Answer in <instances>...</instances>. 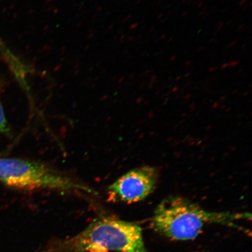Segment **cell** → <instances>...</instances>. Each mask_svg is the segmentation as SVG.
I'll list each match as a JSON object with an SVG mask.
<instances>
[{"label": "cell", "mask_w": 252, "mask_h": 252, "mask_svg": "<svg viewBox=\"0 0 252 252\" xmlns=\"http://www.w3.org/2000/svg\"><path fill=\"white\" fill-rule=\"evenodd\" d=\"M239 39V36H237L236 37L235 41H237V40Z\"/></svg>", "instance_id": "35"}, {"label": "cell", "mask_w": 252, "mask_h": 252, "mask_svg": "<svg viewBox=\"0 0 252 252\" xmlns=\"http://www.w3.org/2000/svg\"><path fill=\"white\" fill-rule=\"evenodd\" d=\"M163 14H160L157 17L158 20H160V19H161L163 17Z\"/></svg>", "instance_id": "21"}, {"label": "cell", "mask_w": 252, "mask_h": 252, "mask_svg": "<svg viewBox=\"0 0 252 252\" xmlns=\"http://www.w3.org/2000/svg\"><path fill=\"white\" fill-rule=\"evenodd\" d=\"M191 64V61H189L187 62H186L185 65L188 67V66L190 65Z\"/></svg>", "instance_id": "20"}, {"label": "cell", "mask_w": 252, "mask_h": 252, "mask_svg": "<svg viewBox=\"0 0 252 252\" xmlns=\"http://www.w3.org/2000/svg\"><path fill=\"white\" fill-rule=\"evenodd\" d=\"M246 46H247V45H246V44H245V45H242L241 47L242 49H244Z\"/></svg>", "instance_id": "30"}, {"label": "cell", "mask_w": 252, "mask_h": 252, "mask_svg": "<svg viewBox=\"0 0 252 252\" xmlns=\"http://www.w3.org/2000/svg\"><path fill=\"white\" fill-rule=\"evenodd\" d=\"M0 182L18 190L94 193L86 185L35 160L0 157Z\"/></svg>", "instance_id": "3"}, {"label": "cell", "mask_w": 252, "mask_h": 252, "mask_svg": "<svg viewBox=\"0 0 252 252\" xmlns=\"http://www.w3.org/2000/svg\"><path fill=\"white\" fill-rule=\"evenodd\" d=\"M209 15V13L208 12L207 8L206 7L204 8L200 13L198 14V16H203L204 18L207 17Z\"/></svg>", "instance_id": "6"}, {"label": "cell", "mask_w": 252, "mask_h": 252, "mask_svg": "<svg viewBox=\"0 0 252 252\" xmlns=\"http://www.w3.org/2000/svg\"><path fill=\"white\" fill-rule=\"evenodd\" d=\"M181 78H182L181 75H179V76H178L176 78L175 81H177L180 80Z\"/></svg>", "instance_id": "23"}, {"label": "cell", "mask_w": 252, "mask_h": 252, "mask_svg": "<svg viewBox=\"0 0 252 252\" xmlns=\"http://www.w3.org/2000/svg\"><path fill=\"white\" fill-rule=\"evenodd\" d=\"M188 13V12L187 11L185 12L182 15V17H183V18L185 17V16L187 15Z\"/></svg>", "instance_id": "26"}, {"label": "cell", "mask_w": 252, "mask_h": 252, "mask_svg": "<svg viewBox=\"0 0 252 252\" xmlns=\"http://www.w3.org/2000/svg\"><path fill=\"white\" fill-rule=\"evenodd\" d=\"M188 1V0H183V1H182V3H184L186 1Z\"/></svg>", "instance_id": "34"}, {"label": "cell", "mask_w": 252, "mask_h": 252, "mask_svg": "<svg viewBox=\"0 0 252 252\" xmlns=\"http://www.w3.org/2000/svg\"><path fill=\"white\" fill-rule=\"evenodd\" d=\"M203 49V46H201L199 47V48H198L197 50V52H200L201 51V50H202Z\"/></svg>", "instance_id": "27"}, {"label": "cell", "mask_w": 252, "mask_h": 252, "mask_svg": "<svg viewBox=\"0 0 252 252\" xmlns=\"http://www.w3.org/2000/svg\"><path fill=\"white\" fill-rule=\"evenodd\" d=\"M147 252L143 233L136 223L113 216L94 219L70 238L52 241L37 252Z\"/></svg>", "instance_id": "1"}, {"label": "cell", "mask_w": 252, "mask_h": 252, "mask_svg": "<svg viewBox=\"0 0 252 252\" xmlns=\"http://www.w3.org/2000/svg\"><path fill=\"white\" fill-rule=\"evenodd\" d=\"M239 61H230L228 62V67H235L236 65L239 64Z\"/></svg>", "instance_id": "7"}, {"label": "cell", "mask_w": 252, "mask_h": 252, "mask_svg": "<svg viewBox=\"0 0 252 252\" xmlns=\"http://www.w3.org/2000/svg\"><path fill=\"white\" fill-rule=\"evenodd\" d=\"M217 69H218V67H210L209 69V72H213V71H215L217 70Z\"/></svg>", "instance_id": "11"}, {"label": "cell", "mask_w": 252, "mask_h": 252, "mask_svg": "<svg viewBox=\"0 0 252 252\" xmlns=\"http://www.w3.org/2000/svg\"><path fill=\"white\" fill-rule=\"evenodd\" d=\"M158 178V171L153 166L132 169L109 186L107 190L108 200L127 204L144 200L155 190Z\"/></svg>", "instance_id": "4"}, {"label": "cell", "mask_w": 252, "mask_h": 252, "mask_svg": "<svg viewBox=\"0 0 252 252\" xmlns=\"http://www.w3.org/2000/svg\"><path fill=\"white\" fill-rule=\"evenodd\" d=\"M0 133L10 135L11 130L8 124L7 120L6 119L4 110L0 100Z\"/></svg>", "instance_id": "5"}, {"label": "cell", "mask_w": 252, "mask_h": 252, "mask_svg": "<svg viewBox=\"0 0 252 252\" xmlns=\"http://www.w3.org/2000/svg\"><path fill=\"white\" fill-rule=\"evenodd\" d=\"M153 81H151V83H149V86L151 87L153 86Z\"/></svg>", "instance_id": "28"}, {"label": "cell", "mask_w": 252, "mask_h": 252, "mask_svg": "<svg viewBox=\"0 0 252 252\" xmlns=\"http://www.w3.org/2000/svg\"><path fill=\"white\" fill-rule=\"evenodd\" d=\"M157 78V74H154L152 75V76H151V81H154L156 80Z\"/></svg>", "instance_id": "13"}, {"label": "cell", "mask_w": 252, "mask_h": 252, "mask_svg": "<svg viewBox=\"0 0 252 252\" xmlns=\"http://www.w3.org/2000/svg\"><path fill=\"white\" fill-rule=\"evenodd\" d=\"M138 26V24H134L131 26V29H135Z\"/></svg>", "instance_id": "19"}, {"label": "cell", "mask_w": 252, "mask_h": 252, "mask_svg": "<svg viewBox=\"0 0 252 252\" xmlns=\"http://www.w3.org/2000/svg\"><path fill=\"white\" fill-rule=\"evenodd\" d=\"M232 23V20H229L227 24H226V27H228L230 25H231V24Z\"/></svg>", "instance_id": "24"}, {"label": "cell", "mask_w": 252, "mask_h": 252, "mask_svg": "<svg viewBox=\"0 0 252 252\" xmlns=\"http://www.w3.org/2000/svg\"><path fill=\"white\" fill-rule=\"evenodd\" d=\"M248 216L250 214L208 212L184 198L172 197L158 206L151 226L172 240L188 241L196 238L208 223L232 224L233 220L247 219Z\"/></svg>", "instance_id": "2"}, {"label": "cell", "mask_w": 252, "mask_h": 252, "mask_svg": "<svg viewBox=\"0 0 252 252\" xmlns=\"http://www.w3.org/2000/svg\"><path fill=\"white\" fill-rule=\"evenodd\" d=\"M236 43H237V41L235 40V41H234V42H232L230 43L227 47H234V46H235L236 45Z\"/></svg>", "instance_id": "10"}, {"label": "cell", "mask_w": 252, "mask_h": 252, "mask_svg": "<svg viewBox=\"0 0 252 252\" xmlns=\"http://www.w3.org/2000/svg\"><path fill=\"white\" fill-rule=\"evenodd\" d=\"M228 67V63H225V64H222L221 66H220V69H225L226 68Z\"/></svg>", "instance_id": "12"}, {"label": "cell", "mask_w": 252, "mask_h": 252, "mask_svg": "<svg viewBox=\"0 0 252 252\" xmlns=\"http://www.w3.org/2000/svg\"><path fill=\"white\" fill-rule=\"evenodd\" d=\"M172 37H171V38H170L168 40V43H170L171 42V41L172 40Z\"/></svg>", "instance_id": "31"}, {"label": "cell", "mask_w": 252, "mask_h": 252, "mask_svg": "<svg viewBox=\"0 0 252 252\" xmlns=\"http://www.w3.org/2000/svg\"><path fill=\"white\" fill-rule=\"evenodd\" d=\"M223 25H224V23H223V22L222 21H220L219 22L218 24H217V29L218 31H220L222 29V28L223 27Z\"/></svg>", "instance_id": "8"}, {"label": "cell", "mask_w": 252, "mask_h": 252, "mask_svg": "<svg viewBox=\"0 0 252 252\" xmlns=\"http://www.w3.org/2000/svg\"><path fill=\"white\" fill-rule=\"evenodd\" d=\"M162 1V0H159V1L157 3V5H158L160 4V3H161V2Z\"/></svg>", "instance_id": "29"}, {"label": "cell", "mask_w": 252, "mask_h": 252, "mask_svg": "<svg viewBox=\"0 0 252 252\" xmlns=\"http://www.w3.org/2000/svg\"><path fill=\"white\" fill-rule=\"evenodd\" d=\"M166 36V34H163V35H162L161 36H160V40H163V39H164L165 38Z\"/></svg>", "instance_id": "22"}, {"label": "cell", "mask_w": 252, "mask_h": 252, "mask_svg": "<svg viewBox=\"0 0 252 252\" xmlns=\"http://www.w3.org/2000/svg\"><path fill=\"white\" fill-rule=\"evenodd\" d=\"M152 71H153V70H148L144 72V73L143 74V75H148V74L151 73V72Z\"/></svg>", "instance_id": "16"}, {"label": "cell", "mask_w": 252, "mask_h": 252, "mask_svg": "<svg viewBox=\"0 0 252 252\" xmlns=\"http://www.w3.org/2000/svg\"><path fill=\"white\" fill-rule=\"evenodd\" d=\"M246 2H247V0H241V1L239 2V5H243L245 4Z\"/></svg>", "instance_id": "15"}, {"label": "cell", "mask_w": 252, "mask_h": 252, "mask_svg": "<svg viewBox=\"0 0 252 252\" xmlns=\"http://www.w3.org/2000/svg\"><path fill=\"white\" fill-rule=\"evenodd\" d=\"M178 88L177 87H175L174 88H173V91L177 90Z\"/></svg>", "instance_id": "32"}, {"label": "cell", "mask_w": 252, "mask_h": 252, "mask_svg": "<svg viewBox=\"0 0 252 252\" xmlns=\"http://www.w3.org/2000/svg\"><path fill=\"white\" fill-rule=\"evenodd\" d=\"M226 0H222V1H225Z\"/></svg>", "instance_id": "36"}, {"label": "cell", "mask_w": 252, "mask_h": 252, "mask_svg": "<svg viewBox=\"0 0 252 252\" xmlns=\"http://www.w3.org/2000/svg\"><path fill=\"white\" fill-rule=\"evenodd\" d=\"M203 5V0H198V2L197 4V8H200L201 7H202Z\"/></svg>", "instance_id": "9"}, {"label": "cell", "mask_w": 252, "mask_h": 252, "mask_svg": "<svg viewBox=\"0 0 252 252\" xmlns=\"http://www.w3.org/2000/svg\"><path fill=\"white\" fill-rule=\"evenodd\" d=\"M251 5H252V2H251L250 4H249L248 5H245V7L243 8H242V11L246 10V9H247L249 7H251Z\"/></svg>", "instance_id": "17"}, {"label": "cell", "mask_w": 252, "mask_h": 252, "mask_svg": "<svg viewBox=\"0 0 252 252\" xmlns=\"http://www.w3.org/2000/svg\"><path fill=\"white\" fill-rule=\"evenodd\" d=\"M245 27V24H242L240 25H239L238 27V30H242L243 31V29H244Z\"/></svg>", "instance_id": "14"}, {"label": "cell", "mask_w": 252, "mask_h": 252, "mask_svg": "<svg viewBox=\"0 0 252 252\" xmlns=\"http://www.w3.org/2000/svg\"><path fill=\"white\" fill-rule=\"evenodd\" d=\"M176 58H177V56H176V55H173L171 56V59H170V61H171V62L174 61Z\"/></svg>", "instance_id": "18"}, {"label": "cell", "mask_w": 252, "mask_h": 252, "mask_svg": "<svg viewBox=\"0 0 252 252\" xmlns=\"http://www.w3.org/2000/svg\"><path fill=\"white\" fill-rule=\"evenodd\" d=\"M191 75V73L190 72H188V73L186 74L185 75V78H188L189 77V76H190V75Z\"/></svg>", "instance_id": "25"}, {"label": "cell", "mask_w": 252, "mask_h": 252, "mask_svg": "<svg viewBox=\"0 0 252 252\" xmlns=\"http://www.w3.org/2000/svg\"><path fill=\"white\" fill-rule=\"evenodd\" d=\"M166 20V19H165V20H163L161 22H160V24H162L163 23H164V22Z\"/></svg>", "instance_id": "33"}]
</instances>
